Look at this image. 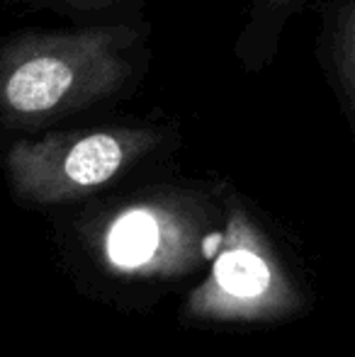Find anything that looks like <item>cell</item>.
<instances>
[{
    "label": "cell",
    "instance_id": "3957f363",
    "mask_svg": "<svg viewBox=\"0 0 355 357\" xmlns=\"http://www.w3.org/2000/svg\"><path fill=\"white\" fill-rule=\"evenodd\" d=\"M209 202L188 188H158L109 207L93 221L90 243L109 273L122 278H173L202 260Z\"/></svg>",
    "mask_w": 355,
    "mask_h": 357
},
{
    "label": "cell",
    "instance_id": "6da1fadb",
    "mask_svg": "<svg viewBox=\"0 0 355 357\" xmlns=\"http://www.w3.org/2000/svg\"><path fill=\"white\" fill-rule=\"evenodd\" d=\"M151 22L22 27L0 37V134L49 132L134 98L151 68Z\"/></svg>",
    "mask_w": 355,
    "mask_h": 357
},
{
    "label": "cell",
    "instance_id": "277c9868",
    "mask_svg": "<svg viewBox=\"0 0 355 357\" xmlns=\"http://www.w3.org/2000/svg\"><path fill=\"white\" fill-rule=\"evenodd\" d=\"M219 197L227 226L212 270L190 291L185 311L199 321H263L294 311L297 289L241 195L222 188Z\"/></svg>",
    "mask_w": 355,
    "mask_h": 357
},
{
    "label": "cell",
    "instance_id": "52a82bcc",
    "mask_svg": "<svg viewBox=\"0 0 355 357\" xmlns=\"http://www.w3.org/2000/svg\"><path fill=\"white\" fill-rule=\"evenodd\" d=\"M24 13H52L71 24H129L142 22L146 0H0Z\"/></svg>",
    "mask_w": 355,
    "mask_h": 357
},
{
    "label": "cell",
    "instance_id": "5b68a950",
    "mask_svg": "<svg viewBox=\"0 0 355 357\" xmlns=\"http://www.w3.org/2000/svg\"><path fill=\"white\" fill-rule=\"evenodd\" d=\"M314 59L348 129L355 132V0H317Z\"/></svg>",
    "mask_w": 355,
    "mask_h": 357
},
{
    "label": "cell",
    "instance_id": "7a4b0ae2",
    "mask_svg": "<svg viewBox=\"0 0 355 357\" xmlns=\"http://www.w3.org/2000/svg\"><path fill=\"white\" fill-rule=\"evenodd\" d=\"M176 142L173 124L151 119L49 129L10 142L3 168L20 199L49 207L90 197Z\"/></svg>",
    "mask_w": 355,
    "mask_h": 357
},
{
    "label": "cell",
    "instance_id": "8992f818",
    "mask_svg": "<svg viewBox=\"0 0 355 357\" xmlns=\"http://www.w3.org/2000/svg\"><path fill=\"white\" fill-rule=\"evenodd\" d=\"M317 0H248L246 17L234 39V59L248 75L266 73L280 56L287 24Z\"/></svg>",
    "mask_w": 355,
    "mask_h": 357
}]
</instances>
